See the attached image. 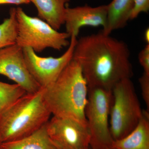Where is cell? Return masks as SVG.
I'll return each mask as SVG.
<instances>
[{"label": "cell", "mask_w": 149, "mask_h": 149, "mask_svg": "<svg viewBox=\"0 0 149 149\" xmlns=\"http://www.w3.org/2000/svg\"><path fill=\"white\" fill-rule=\"evenodd\" d=\"M72 59L80 64L88 88L112 91L119 81L133 75L127 45L102 31L77 40Z\"/></svg>", "instance_id": "cell-1"}, {"label": "cell", "mask_w": 149, "mask_h": 149, "mask_svg": "<svg viewBox=\"0 0 149 149\" xmlns=\"http://www.w3.org/2000/svg\"><path fill=\"white\" fill-rule=\"evenodd\" d=\"M43 96L52 115L88 124L85 110L88 88L80 64L72 59L52 85L43 88Z\"/></svg>", "instance_id": "cell-2"}, {"label": "cell", "mask_w": 149, "mask_h": 149, "mask_svg": "<svg viewBox=\"0 0 149 149\" xmlns=\"http://www.w3.org/2000/svg\"><path fill=\"white\" fill-rule=\"evenodd\" d=\"M51 115L43 88L26 93L0 114V141L6 143L31 135L45 125Z\"/></svg>", "instance_id": "cell-3"}, {"label": "cell", "mask_w": 149, "mask_h": 149, "mask_svg": "<svg viewBox=\"0 0 149 149\" xmlns=\"http://www.w3.org/2000/svg\"><path fill=\"white\" fill-rule=\"evenodd\" d=\"M112 93L110 130L113 141H116L127 136L136 128L143 115V110L131 78L118 82Z\"/></svg>", "instance_id": "cell-4"}, {"label": "cell", "mask_w": 149, "mask_h": 149, "mask_svg": "<svg viewBox=\"0 0 149 149\" xmlns=\"http://www.w3.org/2000/svg\"><path fill=\"white\" fill-rule=\"evenodd\" d=\"M17 34L16 44L22 48H32L41 52L48 48L60 51L69 45L67 32L54 29L39 17L29 16L20 7L16 8Z\"/></svg>", "instance_id": "cell-5"}, {"label": "cell", "mask_w": 149, "mask_h": 149, "mask_svg": "<svg viewBox=\"0 0 149 149\" xmlns=\"http://www.w3.org/2000/svg\"><path fill=\"white\" fill-rule=\"evenodd\" d=\"M112 102V91L88 88L85 114L92 149H113V140L110 130L109 121Z\"/></svg>", "instance_id": "cell-6"}, {"label": "cell", "mask_w": 149, "mask_h": 149, "mask_svg": "<svg viewBox=\"0 0 149 149\" xmlns=\"http://www.w3.org/2000/svg\"><path fill=\"white\" fill-rule=\"evenodd\" d=\"M77 40V37L72 35L67 50L63 54L57 58L40 56L32 48H23L27 69L41 88H47L54 83L72 60Z\"/></svg>", "instance_id": "cell-7"}, {"label": "cell", "mask_w": 149, "mask_h": 149, "mask_svg": "<svg viewBox=\"0 0 149 149\" xmlns=\"http://www.w3.org/2000/svg\"><path fill=\"white\" fill-rule=\"evenodd\" d=\"M46 128L56 149H90L88 124L73 118L53 116L46 124Z\"/></svg>", "instance_id": "cell-8"}, {"label": "cell", "mask_w": 149, "mask_h": 149, "mask_svg": "<svg viewBox=\"0 0 149 149\" xmlns=\"http://www.w3.org/2000/svg\"><path fill=\"white\" fill-rule=\"evenodd\" d=\"M0 74L22 87L26 93H36L42 89L27 69L23 48L17 44L0 49Z\"/></svg>", "instance_id": "cell-9"}, {"label": "cell", "mask_w": 149, "mask_h": 149, "mask_svg": "<svg viewBox=\"0 0 149 149\" xmlns=\"http://www.w3.org/2000/svg\"><path fill=\"white\" fill-rule=\"evenodd\" d=\"M107 5L92 7L88 6L68 7L67 6L65 15L66 32L70 37H77L80 28L85 26H102L103 29L107 26Z\"/></svg>", "instance_id": "cell-10"}, {"label": "cell", "mask_w": 149, "mask_h": 149, "mask_svg": "<svg viewBox=\"0 0 149 149\" xmlns=\"http://www.w3.org/2000/svg\"><path fill=\"white\" fill-rule=\"evenodd\" d=\"M113 149H149V112L143 110V115L136 128L127 136L113 141Z\"/></svg>", "instance_id": "cell-11"}, {"label": "cell", "mask_w": 149, "mask_h": 149, "mask_svg": "<svg viewBox=\"0 0 149 149\" xmlns=\"http://www.w3.org/2000/svg\"><path fill=\"white\" fill-rule=\"evenodd\" d=\"M70 0H30L35 5L39 18L58 30L64 24L65 9Z\"/></svg>", "instance_id": "cell-12"}, {"label": "cell", "mask_w": 149, "mask_h": 149, "mask_svg": "<svg viewBox=\"0 0 149 149\" xmlns=\"http://www.w3.org/2000/svg\"><path fill=\"white\" fill-rule=\"evenodd\" d=\"M134 0H113L108 5L107 26L102 32L110 35L113 31L126 26L133 7Z\"/></svg>", "instance_id": "cell-13"}, {"label": "cell", "mask_w": 149, "mask_h": 149, "mask_svg": "<svg viewBox=\"0 0 149 149\" xmlns=\"http://www.w3.org/2000/svg\"><path fill=\"white\" fill-rule=\"evenodd\" d=\"M46 124L27 137L2 143V149H56L48 136Z\"/></svg>", "instance_id": "cell-14"}, {"label": "cell", "mask_w": 149, "mask_h": 149, "mask_svg": "<svg viewBox=\"0 0 149 149\" xmlns=\"http://www.w3.org/2000/svg\"><path fill=\"white\" fill-rule=\"evenodd\" d=\"M17 34L16 8H12L8 18L0 24V49L16 44Z\"/></svg>", "instance_id": "cell-15"}, {"label": "cell", "mask_w": 149, "mask_h": 149, "mask_svg": "<svg viewBox=\"0 0 149 149\" xmlns=\"http://www.w3.org/2000/svg\"><path fill=\"white\" fill-rule=\"evenodd\" d=\"M26 93L18 84L0 81V114Z\"/></svg>", "instance_id": "cell-16"}, {"label": "cell", "mask_w": 149, "mask_h": 149, "mask_svg": "<svg viewBox=\"0 0 149 149\" xmlns=\"http://www.w3.org/2000/svg\"><path fill=\"white\" fill-rule=\"evenodd\" d=\"M149 10V0H134L133 8L129 16V20L138 17L142 12L148 13Z\"/></svg>", "instance_id": "cell-17"}, {"label": "cell", "mask_w": 149, "mask_h": 149, "mask_svg": "<svg viewBox=\"0 0 149 149\" xmlns=\"http://www.w3.org/2000/svg\"><path fill=\"white\" fill-rule=\"evenodd\" d=\"M142 97L146 106V110L149 112V74L143 72L139 79Z\"/></svg>", "instance_id": "cell-18"}, {"label": "cell", "mask_w": 149, "mask_h": 149, "mask_svg": "<svg viewBox=\"0 0 149 149\" xmlns=\"http://www.w3.org/2000/svg\"><path fill=\"white\" fill-rule=\"evenodd\" d=\"M138 58L144 72L149 74V44H147L139 53Z\"/></svg>", "instance_id": "cell-19"}, {"label": "cell", "mask_w": 149, "mask_h": 149, "mask_svg": "<svg viewBox=\"0 0 149 149\" xmlns=\"http://www.w3.org/2000/svg\"><path fill=\"white\" fill-rule=\"evenodd\" d=\"M30 3V0H0V5L9 4L18 5L24 4H27Z\"/></svg>", "instance_id": "cell-20"}, {"label": "cell", "mask_w": 149, "mask_h": 149, "mask_svg": "<svg viewBox=\"0 0 149 149\" xmlns=\"http://www.w3.org/2000/svg\"><path fill=\"white\" fill-rule=\"evenodd\" d=\"M144 39L147 44H149V28H147L144 32Z\"/></svg>", "instance_id": "cell-21"}, {"label": "cell", "mask_w": 149, "mask_h": 149, "mask_svg": "<svg viewBox=\"0 0 149 149\" xmlns=\"http://www.w3.org/2000/svg\"><path fill=\"white\" fill-rule=\"evenodd\" d=\"M2 143L1 141H0V149H2Z\"/></svg>", "instance_id": "cell-22"}]
</instances>
